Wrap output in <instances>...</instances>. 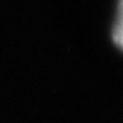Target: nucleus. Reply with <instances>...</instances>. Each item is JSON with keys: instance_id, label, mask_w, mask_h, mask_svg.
<instances>
[{"instance_id": "f257e3e1", "label": "nucleus", "mask_w": 123, "mask_h": 123, "mask_svg": "<svg viewBox=\"0 0 123 123\" xmlns=\"http://www.w3.org/2000/svg\"><path fill=\"white\" fill-rule=\"evenodd\" d=\"M112 39L115 43L123 51V17H118L112 30Z\"/></svg>"}, {"instance_id": "f03ea898", "label": "nucleus", "mask_w": 123, "mask_h": 123, "mask_svg": "<svg viewBox=\"0 0 123 123\" xmlns=\"http://www.w3.org/2000/svg\"><path fill=\"white\" fill-rule=\"evenodd\" d=\"M118 12H119V17H123V0H119V4H118Z\"/></svg>"}]
</instances>
